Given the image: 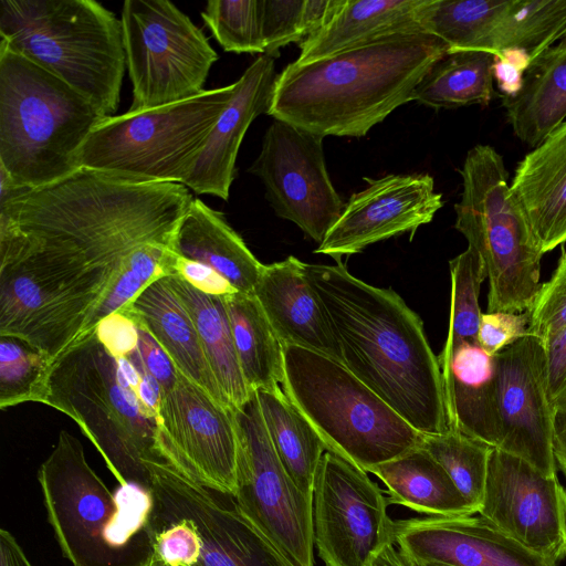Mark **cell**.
Returning a JSON list of instances; mask_svg holds the SVG:
<instances>
[{
  "label": "cell",
  "mask_w": 566,
  "mask_h": 566,
  "mask_svg": "<svg viewBox=\"0 0 566 566\" xmlns=\"http://www.w3.org/2000/svg\"><path fill=\"white\" fill-rule=\"evenodd\" d=\"M243 377L252 391L280 388L284 379L283 345L254 294L224 296Z\"/></svg>",
  "instance_id": "obj_32"
},
{
  "label": "cell",
  "mask_w": 566,
  "mask_h": 566,
  "mask_svg": "<svg viewBox=\"0 0 566 566\" xmlns=\"http://www.w3.org/2000/svg\"><path fill=\"white\" fill-rule=\"evenodd\" d=\"M527 313V334L542 340L566 327V253L559 258L551 279L542 283Z\"/></svg>",
  "instance_id": "obj_42"
},
{
  "label": "cell",
  "mask_w": 566,
  "mask_h": 566,
  "mask_svg": "<svg viewBox=\"0 0 566 566\" xmlns=\"http://www.w3.org/2000/svg\"><path fill=\"white\" fill-rule=\"evenodd\" d=\"M201 18L224 51L265 53L259 0H209Z\"/></svg>",
  "instance_id": "obj_40"
},
{
  "label": "cell",
  "mask_w": 566,
  "mask_h": 566,
  "mask_svg": "<svg viewBox=\"0 0 566 566\" xmlns=\"http://www.w3.org/2000/svg\"><path fill=\"white\" fill-rule=\"evenodd\" d=\"M170 275H177L196 290L212 296H227L238 291L217 271L171 252Z\"/></svg>",
  "instance_id": "obj_47"
},
{
  "label": "cell",
  "mask_w": 566,
  "mask_h": 566,
  "mask_svg": "<svg viewBox=\"0 0 566 566\" xmlns=\"http://www.w3.org/2000/svg\"><path fill=\"white\" fill-rule=\"evenodd\" d=\"M323 139L274 119L248 169L262 181L276 216L295 223L318 244L344 209L327 172Z\"/></svg>",
  "instance_id": "obj_15"
},
{
  "label": "cell",
  "mask_w": 566,
  "mask_h": 566,
  "mask_svg": "<svg viewBox=\"0 0 566 566\" xmlns=\"http://www.w3.org/2000/svg\"><path fill=\"white\" fill-rule=\"evenodd\" d=\"M283 356L282 389L327 451L369 472L421 446L423 434L340 361L293 345Z\"/></svg>",
  "instance_id": "obj_8"
},
{
  "label": "cell",
  "mask_w": 566,
  "mask_h": 566,
  "mask_svg": "<svg viewBox=\"0 0 566 566\" xmlns=\"http://www.w3.org/2000/svg\"><path fill=\"white\" fill-rule=\"evenodd\" d=\"M553 450L556 464L566 475V403L553 411Z\"/></svg>",
  "instance_id": "obj_50"
},
{
  "label": "cell",
  "mask_w": 566,
  "mask_h": 566,
  "mask_svg": "<svg viewBox=\"0 0 566 566\" xmlns=\"http://www.w3.org/2000/svg\"><path fill=\"white\" fill-rule=\"evenodd\" d=\"M136 370L125 369L92 333L52 363L39 402L80 427L120 485L151 491V467L180 461L166 442L158 416L139 398Z\"/></svg>",
  "instance_id": "obj_4"
},
{
  "label": "cell",
  "mask_w": 566,
  "mask_h": 566,
  "mask_svg": "<svg viewBox=\"0 0 566 566\" xmlns=\"http://www.w3.org/2000/svg\"><path fill=\"white\" fill-rule=\"evenodd\" d=\"M451 302L448 336L442 350L478 342L481 321L479 294L486 279L480 256L470 248L450 261Z\"/></svg>",
  "instance_id": "obj_38"
},
{
  "label": "cell",
  "mask_w": 566,
  "mask_h": 566,
  "mask_svg": "<svg viewBox=\"0 0 566 566\" xmlns=\"http://www.w3.org/2000/svg\"><path fill=\"white\" fill-rule=\"evenodd\" d=\"M388 500L367 472L325 451L313 489L314 543L325 566H371L395 544Z\"/></svg>",
  "instance_id": "obj_13"
},
{
  "label": "cell",
  "mask_w": 566,
  "mask_h": 566,
  "mask_svg": "<svg viewBox=\"0 0 566 566\" xmlns=\"http://www.w3.org/2000/svg\"><path fill=\"white\" fill-rule=\"evenodd\" d=\"M355 192L315 253L333 258L361 252L376 242L410 232L432 221L443 206L428 174L387 175L367 179Z\"/></svg>",
  "instance_id": "obj_19"
},
{
  "label": "cell",
  "mask_w": 566,
  "mask_h": 566,
  "mask_svg": "<svg viewBox=\"0 0 566 566\" xmlns=\"http://www.w3.org/2000/svg\"><path fill=\"white\" fill-rule=\"evenodd\" d=\"M170 255L169 247L157 243L145 244L136 249L128 256L120 273L96 306L76 342L94 333L97 324L106 316L124 311L150 283L170 275Z\"/></svg>",
  "instance_id": "obj_37"
},
{
  "label": "cell",
  "mask_w": 566,
  "mask_h": 566,
  "mask_svg": "<svg viewBox=\"0 0 566 566\" xmlns=\"http://www.w3.org/2000/svg\"><path fill=\"white\" fill-rule=\"evenodd\" d=\"M494 361L501 421L497 449L546 476H557L543 340L527 334L495 354Z\"/></svg>",
  "instance_id": "obj_18"
},
{
  "label": "cell",
  "mask_w": 566,
  "mask_h": 566,
  "mask_svg": "<svg viewBox=\"0 0 566 566\" xmlns=\"http://www.w3.org/2000/svg\"><path fill=\"white\" fill-rule=\"evenodd\" d=\"M369 472L387 486L388 503L430 516L476 514L444 469L421 446Z\"/></svg>",
  "instance_id": "obj_29"
},
{
  "label": "cell",
  "mask_w": 566,
  "mask_h": 566,
  "mask_svg": "<svg viewBox=\"0 0 566 566\" xmlns=\"http://www.w3.org/2000/svg\"><path fill=\"white\" fill-rule=\"evenodd\" d=\"M239 436L237 488L241 513L294 566H315L313 499L282 465L266 432L255 391L234 410Z\"/></svg>",
  "instance_id": "obj_12"
},
{
  "label": "cell",
  "mask_w": 566,
  "mask_h": 566,
  "mask_svg": "<svg viewBox=\"0 0 566 566\" xmlns=\"http://www.w3.org/2000/svg\"><path fill=\"white\" fill-rule=\"evenodd\" d=\"M0 45L114 116L126 70L122 22L94 0H0Z\"/></svg>",
  "instance_id": "obj_7"
},
{
  "label": "cell",
  "mask_w": 566,
  "mask_h": 566,
  "mask_svg": "<svg viewBox=\"0 0 566 566\" xmlns=\"http://www.w3.org/2000/svg\"><path fill=\"white\" fill-rule=\"evenodd\" d=\"M38 480L49 523L73 566H140L154 553L153 491L133 483L109 491L66 430Z\"/></svg>",
  "instance_id": "obj_5"
},
{
  "label": "cell",
  "mask_w": 566,
  "mask_h": 566,
  "mask_svg": "<svg viewBox=\"0 0 566 566\" xmlns=\"http://www.w3.org/2000/svg\"><path fill=\"white\" fill-rule=\"evenodd\" d=\"M504 6L505 0H427L420 25L449 50L488 52L492 30Z\"/></svg>",
  "instance_id": "obj_35"
},
{
  "label": "cell",
  "mask_w": 566,
  "mask_h": 566,
  "mask_svg": "<svg viewBox=\"0 0 566 566\" xmlns=\"http://www.w3.org/2000/svg\"><path fill=\"white\" fill-rule=\"evenodd\" d=\"M122 313L148 331L180 374L230 408L209 366L190 313L168 276L150 283Z\"/></svg>",
  "instance_id": "obj_25"
},
{
  "label": "cell",
  "mask_w": 566,
  "mask_h": 566,
  "mask_svg": "<svg viewBox=\"0 0 566 566\" xmlns=\"http://www.w3.org/2000/svg\"><path fill=\"white\" fill-rule=\"evenodd\" d=\"M449 427L492 448L501 441L494 356L463 342L438 356Z\"/></svg>",
  "instance_id": "obj_23"
},
{
  "label": "cell",
  "mask_w": 566,
  "mask_h": 566,
  "mask_svg": "<svg viewBox=\"0 0 566 566\" xmlns=\"http://www.w3.org/2000/svg\"><path fill=\"white\" fill-rule=\"evenodd\" d=\"M253 294L283 346L306 348L342 363L321 301L306 279L304 262L291 255L264 264Z\"/></svg>",
  "instance_id": "obj_22"
},
{
  "label": "cell",
  "mask_w": 566,
  "mask_h": 566,
  "mask_svg": "<svg viewBox=\"0 0 566 566\" xmlns=\"http://www.w3.org/2000/svg\"><path fill=\"white\" fill-rule=\"evenodd\" d=\"M547 397L552 412L566 403V327L543 340Z\"/></svg>",
  "instance_id": "obj_46"
},
{
  "label": "cell",
  "mask_w": 566,
  "mask_h": 566,
  "mask_svg": "<svg viewBox=\"0 0 566 566\" xmlns=\"http://www.w3.org/2000/svg\"><path fill=\"white\" fill-rule=\"evenodd\" d=\"M493 63L489 52L449 50L423 75L412 101L434 109L488 105L493 96Z\"/></svg>",
  "instance_id": "obj_33"
},
{
  "label": "cell",
  "mask_w": 566,
  "mask_h": 566,
  "mask_svg": "<svg viewBox=\"0 0 566 566\" xmlns=\"http://www.w3.org/2000/svg\"><path fill=\"white\" fill-rule=\"evenodd\" d=\"M566 38V0H505L492 30L488 52L525 51L532 61Z\"/></svg>",
  "instance_id": "obj_34"
},
{
  "label": "cell",
  "mask_w": 566,
  "mask_h": 566,
  "mask_svg": "<svg viewBox=\"0 0 566 566\" xmlns=\"http://www.w3.org/2000/svg\"><path fill=\"white\" fill-rule=\"evenodd\" d=\"M120 22L133 86L128 111L159 107L205 91L218 54L203 32L172 2L126 0Z\"/></svg>",
  "instance_id": "obj_11"
},
{
  "label": "cell",
  "mask_w": 566,
  "mask_h": 566,
  "mask_svg": "<svg viewBox=\"0 0 566 566\" xmlns=\"http://www.w3.org/2000/svg\"><path fill=\"white\" fill-rule=\"evenodd\" d=\"M407 560V559H406ZM410 566H446L440 564H430V563H416L407 560Z\"/></svg>",
  "instance_id": "obj_54"
},
{
  "label": "cell",
  "mask_w": 566,
  "mask_h": 566,
  "mask_svg": "<svg viewBox=\"0 0 566 566\" xmlns=\"http://www.w3.org/2000/svg\"><path fill=\"white\" fill-rule=\"evenodd\" d=\"M304 272L343 365L420 433L450 430L438 357L401 296L355 277L342 262L304 263Z\"/></svg>",
  "instance_id": "obj_2"
},
{
  "label": "cell",
  "mask_w": 566,
  "mask_h": 566,
  "mask_svg": "<svg viewBox=\"0 0 566 566\" xmlns=\"http://www.w3.org/2000/svg\"><path fill=\"white\" fill-rule=\"evenodd\" d=\"M168 280L195 323L209 366L231 409L252 396L239 363L224 296L205 294L177 275Z\"/></svg>",
  "instance_id": "obj_30"
},
{
  "label": "cell",
  "mask_w": 566,
  "mask_h": 566,
  "mask_svg": "<svg viewBox=\"0 0 566 566\" xmlns=\"http://www.w3.org/2000/svg\"><path fill=\"white\" fill-rule=\"evenodd\" d=\"M516 137L538 146L566 118V38L544 50L526 69L516 94L503 97Z\"/></svg>",
  "instance_id": "obj_28"
},
{
  "label": "cell",
  "mask_w": 566,
  "mask_h": 566,
  "mask_svg": "<svg viewBox=\"0 0 566 566\" xmlns=\"http://www.w3.org/2000/svg\"><path fill=\"white\" fill-rule=\"evenodd\" d=\"M421 447L444 469L478 513L483 500L492 447L458 430L423 434Z\"/></svg>",
  "instance_id": "obj_36"
},
{
  "label": "cell",
  "mask_w": 566,
  "mask_h": 566,
  "mask_svg": "<svg viewBox=\"0 0 566 566\" xmlns=\"http://www.w3.org/2000/svg\"><path fill=\"white\" fill-rule=\"evenodd\" d=\"M154 522L188 520L200 539L195 566H294L239 510L233 497L172 462L151 467Z\"/></svg>",
  "instance_id": "obj_14"
},
{
  "label": "cell",
  "mask_w": 566,
  "mask_h": 566,
  "mask_svg": "<svg viewBox=\"0 0 566 566\" xmlns=\"http://www.w3.org/2000/svg\"><path fill=\"white\" fill-rule=\"evenodd\" d=\"M234 90L232 83L176 103L105 117L85 142L80 167L182 185Z\"/></svg>",
  "instance_id": "obj_10"
},
{
  "label": "cell",
  "mask_w": 566,
  "mask_h": 566,
  "mask_svg": "<svg viewBox=\"0 0 566 566\" xmlns=\"http://www.w3.org/2000/svg\"><path fill=\"white\" fill-rule=\"evenodd\" d=\"M265 53L277 57L280 49L302 43L314 33L305 10V0H259Z\"/></svg>",
  "instance_id": "obj_41"
},
{
  "label": "cell",
  "mask_w": 566,
  "mask_h": 566,
  "mask_svg": "<svg viewBox=\"0 0 566 566\" xmlns=\"http://www.w3.org/2000/svg\"><path fill=\"white\" fill-rule=\"evenodd\" d=\"M371 566H410L395 548V544H389L375 557Z\"/></svg>",
  "instance_id": "obj_52"
},
{
  "label": "cell",
  "mask_w": 566,
  "mask_h": 566,
  "mask_svg": "<svg viewBox=\"0 0 566 566\" xmlns=\"http://www.w3.org/2000/svg\"><path fill=\"white\" fill-rule=\"evenodd\" d=\"M528 313H482L478 333L479 345L494 356L505 347L527 335Z\"/></svg>",
  "instance_id": "obj_44"
},
{
  "label": "cell",
  "mask_w": 566,
  "mask_h": 566,
  "mask_svg": "<svg viewBox=\"0 0 566 566\" xmlns=\"http://www.w3.org/2000/svg\"><path fill=\"white\" fill-rule=\"evenodd\" d=\"M51 361L29 343L0 336V408L39 402Z\"/></svg>",
  "instance_id": "obj_39"
},
{
  "label": "cell",
  "mask_w": 566,
  "mask_h": 566,
  "mask_svg": "<svg viewBox=\"0 0 566 566\" xmlns=\"http://www.w3.org/2000/svg\"><path fill=\"white\" fill-rule=\"evenodd\" d=\"M96 338L109 355L122 359L138 346V327L128 315L116 312L103 318L94 329Z\"/></svg>",
  "instance_id": "obj_45"
},
{
  "label": "cell",
  "mask_w": 566,
  "mask_h": 566,
  "mask_svg": "<svg viewBox=\"0 0 566 566\" xmlns=\"http://www.w3.org/2000/svg\"><path fill=\"white\" fill-rule=\"evenodd\" d=\"M136 323V322H135ZM137 324V323H136ZM138 327V353L146 369L159 382L163 396L169 392L178 382L179 371L156 339L142 325Z\"/></svg>",
  "instance_id": "obj_48"
},
{
  "label": "cell",
  "mask_w": 566,
  "mask_h": 566,
  "mask_svg": "<svg viewBox=\"0 0 566 566\" xmlns=\"http://www.w3.org/2000/svg\"><path fill=\"white\" fill-rule=\"evenodd\" d=\"M478 514L555 565L566 557V489L516 455L492 448Z\"/></svg>",
  "instance_id": "obj_16"
},
{
  "label": "cell",
  "mask_w": 566,
  "mask_h": 566,
  "mask_svg": "<svg viewBox=\"0 0 566 566\" xmlns=\"http://www.w3.org/2000/svg\"><path fill=\"white\" fill-rule=\"evenodd\" d=\"M275 57L261 54L234 82L235 90L208 136L191 171L182 182L197 195L228 200L235 160L252 122L268 114L277 77Z\"/></svg>",
  "instance_id": "obj_21"
},
{
  "label": "cell",
  "mask_w": 566,
  "mask_h": 566,
  "mask_svg": "<svg viewBox=\"0 0 566 566\" xmlns=\"http://www.w3.org/2000/svg\"><path fill=\"white\" fill-rule=\"evenodd\" d=\"M105 117L66 82L0 45V167L14 185L35 189L80 169Z\"/></svg>",
  "instance_id": "obj_6"
},
{
  "label": "cell",
  "mask_w": 566,
  "mask_h": 566,
  "mask_svg": "<svg viewBox=\"0 0 566 566\" xmlns=\"http://www.w3.org/2000/svg\"><path fill=\"white\" fill-rule=\"evenodd\" d=\"M531 62V56L522 50H506L494 55L493 78L502 97L517 93Z\"/></svg>",
  "instance_id": "obj_49"
},
{
  "label": "cell",
  "mask_w": 566,
  "mask_h": 566,
  "mask_svg": "<svg viewBox=\"0 0 566 566\" xmlns=\"http://www.w3.org/2000/svg\"><path fill=\"white\" fill-rule=\"evenodd\" d=\"M272 446L297 488L313 499L314 480L326 447L280 387L255 390Z\"/></svg>",
  "instance_id": "obj_31"
},
{
  "label": "cell",
  "mask_w": 566,
  "mask_h": 566,
  "mask_svg": "<svg viewBox=\"0 0 566 566\" xmlns=\"http://www.w3.org/2000/svg\"><path fill=\"white\" fill-rule=\"evenodd\" d=\"M511 189L543 254L566 242V120L517 165Z\"/></svg>",
  "instance_id": "obj_24"
},
{
  "label": "cell",
  "mask_w": 566,
  "mask_h": 566,
  "mask_svg": "<svg viewBox=\"0 0 566 566\" xmlns=\"http://www.w3.org/2000/svg\"><path fill=\"white\" fill-rule=\"evenodd\" d=\"M169 249L217 271L244 294L254 293L264 268L224 216L198 198L178 222Z\"/></svg>",
  "instance_id": "obj_27"
},
{
  "label": "cell",
  "mask_w": 566,
  "mask_h": 566,
  "mask_svg": "<svg viewBox=\"0 0 566 566\" xmlns=\"http://www.w3.org/2000/svg\"><path fill=\"white\" fill-rule=\"evenodd\" d=\"M427 0H337L327 21L300 44L298 63L321 60L378 39L423 32Z\"/></svg>",
  "instance_id": "obj_26"
},
{
  "label": "cell",
  "mask_w": 566,
  "mask_h": 566,
  "mask_svg": "<svg viewBox=\"0 0 566 566\" xmlns=\"http://www.w3.org/2000/svg\"><path fill=\"white\" fill-rule=\"evenodd\" d=\"M154 552L170 566H195L200 556V539L185 518L154 522Z\"/></svg>",
  "instance_id": "obj_43"
},
{
  "label": "cell",
  "mask_w": 566,
  "mask_h": 566,
  "mask_svg": "<svg viewBox=\"0 0 566 566\" xmlns=\"http://www.w3.org/2000/svg\"><path fill=\"white\" fill-rule=\"evenodd\" d=\"M192 199L181 184L81 167L0 203V277L36 300L39 350L51 363L80 338L136 249L170 247Z\"/></svg>",
  "instance_id": "obj_1"
},
{
  "label": "cell",
  "mask_w": 566,
  "mask_h": 566,
  "mask_svg": "<svg viewBox=\"0 0 566 566\" xmlns=\"http://www.w3.org/2000/svg\"><path fill=\"white\" fill-rule=\"evenodd\" d=\"M140 566H170L155 552Z\"/></svg>",
  "instance_id": "obj_53"
},
{
  "label": "cell",
  "mask_w": 566,
  "mask_h": 566,
  "mask_svg": "<svg viewBox=\"0 0 566 566\" xmlns=\"http://www.w3.org/2000/svg\"><path fill=\"white\" fill-rule=\"evenodd\" d=\"M459 172L462 192L454 227L484 265L486 312H525L542 285L543 252L509 185L504 160L492 146L476 145Z\"/></svg>",
  "instance_id": "obj_9"
},
{
  "label": "cell",
  "mask_w": 566,
  "mask_h": 566,
  "mask_svg": "<svg viewBox=\"0 0 566 566\" xmlns=\"http://www.w3.org/2000/svg\"><path fill=\"white\" fill-rule=\"evenodd\" d=\"M449 48L423 33L385 36L334 55L290 63L277 75L268 115L326 136H365L412 94Z\"/></svg>",
  "instance_id": "obj_3"
},
{
  "label": "cell",
  "mask_w": 566,
  "mask_h": 566,
  "mask_svg": "<svg viewBox=\"0 0 566 566\" xmlns=\"http://www.w3.org/2000/svg\"><path fill=\"white\" fill-rule=\"evenodd\" d=\"M159 422L167 444L200 484L233 496L239 436L234 410L179 373L163 396Z\"/></svg>",
  "instance_id": "obj_17"
},
{
  "label": "cell",
  "mask_w": 566,
  "mask_h": 566,
  "mask_svg": "<svg viewBox=\"0 0 566 566\" xmlns=\"http://www.w3.org/2000/svg\"><path fill=\"white\" fill-rule=\"evenodd\" d=\"M0 566H32L15 537L0 530Z\"/></svg>",
  "instance_id": "obj_51"
},
{
  "label": "cell",
  "mask_w": 566,
  "mask_h": 566,
  "mask_svg": "<svg viewBox=\"0 0 566 566\" xmlns=\"http://www.w3.org/2000/svg\"><path fill=\"white\" fill-rule=\"evenodd\" d=\"M395 544L416 563L446 566H557L475 515L395 521Z\"/></svg>",
  "instance_id": "obj_20"
}]
</instances>
